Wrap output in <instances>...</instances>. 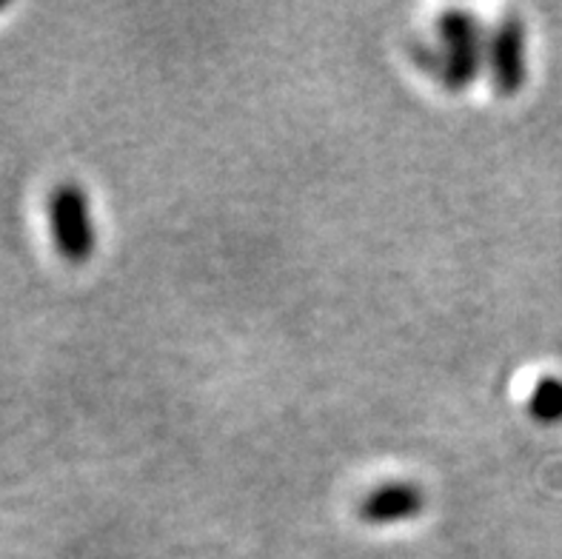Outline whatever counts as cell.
<instances>
[{
	"instance_id": "1",
	"label": "cell",
	"mask_w": 562,
	"mask_h": 559,
	"mask_svg": "<svg viewBox=\"0 0 562 559\" xmlns=\"http://www.w3.org/2000/svg\"><path fill=\"white\" fill-rule=\"evenodd\" d=\"M488 32L474 12L449 9L437 18V46L442 69L440 83L449 92L460 94L477 83L480 71L488 66Z\"/></svg>"
},
{
	"instance_id": "2",
	"label": "cell",
	"mask_w": 562,
	"mask_h": 559,
	"mask_svg": "<svg viewBox=\"0 0 562 559\" xmlns=\"http://www.w3.org/2000/svg\"><path fill=\"white\" fill-rule=\"evenodd\" d=\"M49 228L57 255L71 266H86L92 260L98 234H94L89 194L78 183H60L49 194Z\"/></svg>"
},
{
	"instance_id": "3",
	"label": "cell",
	"mask_w": 562,
	"mask_h": 559,
	"mask_svg": "<svg viewBox=\"0 0 562 559\" xmlns=\"http://www.w3.org/2000/svg\"><path fill=\"white\" fill-rule=\"evenodd\" d=\"M488 75L499 98H517L528 80V32L517 12H508L488 37Z\"/></svg>"
},
{
	"instance_id": "4",
	"label": "cell",
	"mask_w": 562,
	"mask_h": 559,
	"mask_svg": "<svg viewBox=\"0 0 562 559\" xmlns=\"http://www.w3.org/2000/svg\"><path fill=\"white\" fill-rule=\"evenodd\" d=\"M426 511V494L414 482H389L369 491L357 505V517L369 525H392L420 517Z\"/></svg>"
},
{
	"instance_id": "5",
	"label": "cell",
	"mask_w": 562,
	"mask_h": 559,
	"mask_svg": "<svg viewBox=\"0 0 562 559\" xmlns=\"http://www.w3.org/2000/svg\"><path fill=\"white\" fill-rule=\"evenodd\" d=\"M528 414L537 423H560L562 420V380L560 377H542L528 396Z\"/></svg>"
},
{
	"instance_id": "6",
	"label": "cell",
	"mask_w": 562,
	"mask_h": 559,
	"mask_svg": "<svg viewBox=\"0 0 562 559\" xmlns=\"http://www.w3.org/2000/svg\"><path fill=\"white\" fill-rule=\"evenodd\" d=\"M0 9H3V3H0Z\"/></svg>"
}]
</instances>
